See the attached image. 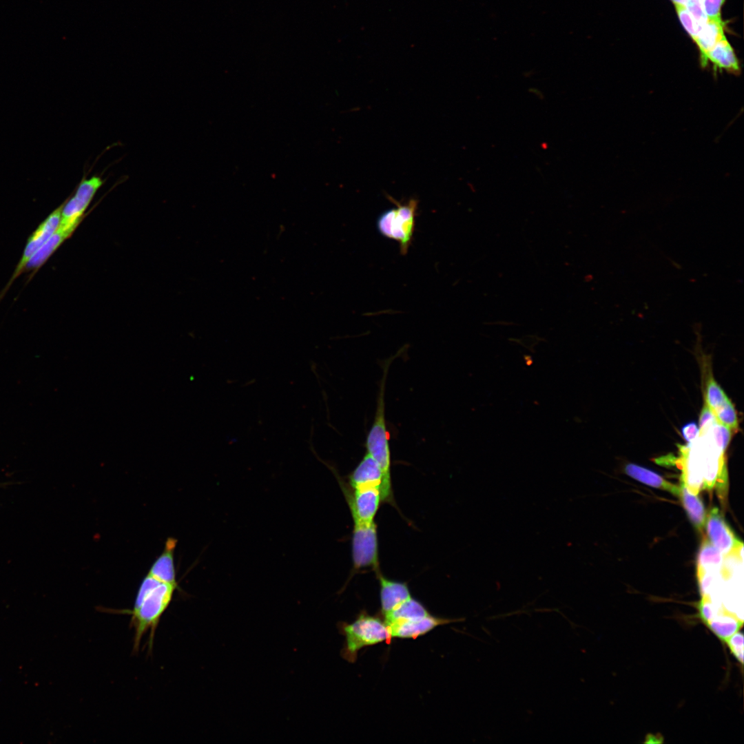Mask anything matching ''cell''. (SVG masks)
Returning a JSON list of instances; mask_svg holds the SVG:
<instances>
[{
	"mask_svg": "<svg viewBox=\"0 0 744 744\" xmlns=\"http://www.w3.org/2000/svg\"><path fill=\"white\" fill-rule=\"evenodd\" d=\"M177 586L162 582L149 574L143 579L133 608L122 612L131 616L130 624L134 631V651L138 650L143 637L148 631L149 645H152L155 630Z\"/></svg>",
	"mask_w": 744,
	"mask_h": 744,
	"instance_id": "cell-1",
	"label": "cell"
},
{
	"mask_svg": "<svg viewBox=\"0 0 744 744\" xmlns=\"http://www.w3.org/2000/svg\"><path fill=\"white\" fill-rule=\"evenodd\" d=\"M390 364L391 359L384 364V374L377 399L375 418L367 435L365 446L366 453L378 463L382 473L383 482L381 488L382 502L395 506L391 483V457L389 433L386 426L384 402L385 383Z\"/></svg>",
	"mask_w": 744,
	"mask_h": 744,
	"instance_id": "cell-2",
	"label": "cell"
},
{
	"mask_svg": "<svg viewBox=\"0 0 744 744\" xmlns=\"http://www.w3.org/2000/svg\"><path fill=\"white\" fill-rule=\"evenodd\" d=\"M338 628L345 637L341 656L350 663L356 661L360 649L384 641L389 643L392 639L384 620L366 612H360L351 623L340 622Z\"/></svg>",
	"mask_w": 744,
	"mask_h": 744,
	"instance_id": "cell-3",
	"label": "cell"
},
{
	"mask_svg": "<svg viewBox=\"0 0 744 744\" xmlns=\"http://www.w3.org/2000/svg\"><path fill=\"white\" fill-rule=\"evenodd\" d=\"M388 198L395 203V207L384 211L379 216L377 227L382 236L397 241L400 245V253L404 255L408 251L414 233L417 200L411 198L407 203H401L391 196Z\"/></svg>",
	"mask_w": 744,
	"mask_h": 744,
	"instance_id": "cell-4",
	"label": "cell"
},
{
	"mask_svg": "<svg viewBox=\"0 0 744 744\" xmlns=\"http://www.w3.org/2000/svg\"><path fill=\"white\" fill-rule=\"evenodd\" d=\"M103 183V180L99 176L81 180L74 196L63 204L59 230L68 237L71 236Z\"/></svg>",
	"mask_w": 744,
	"mask_h": 744,
	"instance_id": "cell-5",
	"label": "cell"
},
{
	"mask_svg": "<svg viewBox=\"0 0 744 744\" xmlns=\"http://www.w3.org/2000/svg\"><path fill=\"white\" fill-rule=\"evenodd\" d=\"M351 541L353 566L355 570L372 568L378 575L380 571L378 541L375 522L353 521Z\"/></svg>",
	"mask_w": 744,
	"mask_h": 744,
	"instance_id": "cell-6",
	"label": "cell"
},
{
	"mask_svg": "<svg viewBox=\"0 0 744 744\" xmlns=\"http://www.w3.org/2000/svg\"><path fill=\"white\" fill-rule=\"evenodd\" d=\"M343 490L353 521L366 524L374 522L382 501L380 488L349 489L348 487H343Z\"/></svg>",
	"mask_w": 744,
	"mask_h": 744,
	"instance_id": "cell-7",
	"label": "cell"
},
{
	"mask_svg": "<svg viewBox=\"0 0 744 744\" xmlns=\"http://www.w3.org/2000/svg\"><path fill=\"white\" fill-rule=\"evenodd\" d=\"M62 207L63 205L54 210L29 237L23 255L10 280L1 293V298L3 297L14 280L24 271L29 260L57 229L60 223Z\"/></svg>",
	"mask_w": 744,
	"mask_h": 744,
	"instance_id": "cell-8",
	"label": "cell"
},
{
	"mask_svg": "<svg viewBox=\"0 0 744 744\" xmlns=\"http://www.w3.org/2000/svg\"><path fill=\"white\" fill-rule=\"evenodd\" d=\"M705 524L710 542L723 556L738 555L743 543L734 535L717 508L714 507L709 512Z\"/></svg>",
	"mask_w": 744,
	"mask_h": 744,
	"instance_id": "cell-9",
	"label": "cell"
},
{
	"mask_svg": "<svg viewBox=\"0 0 744 744\" xmlns=\"http://www.w3.org/2000/svg\"><path fill=\"white\" fill-rule=\"evenodd\" d=\"M457 619H445L429 614L422 619L387 624L392 638L416 639L430 632L435 627Z\"/></svg>",
	"mask_w": 744,
	"mask_h": 744,
	"instance_id": "cell-10",
	"label": "cell"
},
{
	"mask_svg": "<svg viewBox=\"0 0 744 744\" xmlns=\"http://www.w3.org/2000/svg\"><path fill=\"white\" fill-rule=\"evenodd\" d=\"M349 481L352 489L378 488L381 490L383 476L378 463L366 453L349 476Z\"/></svg>",
	"mask_w": 744,
	"mask_h": 744,
	"instance_id": "cell-11",
	"label": "cell"
},
{
	"mask_svg": "<svg viewBox=\"0 0 744 744\" xmlns=\"http://www.w3.org/2000/svg\"><path fill=\"white\" fill-rule=\"evenodd\" d=\"M380 582V597L382 616L390 612L406 599L411 594L406 583L389 579L381 572L377 575Z\"/></svg>",
	"mask_w": 744,
	"mask_h": 744,
	"instance_id": "cell-12",
	"label": "cell"
},
{
	"mask_svg": "<svg viewBox=\"0 0 744 744\" xmlns=\"http://www.w3.org/2000/svg\"><path fill=\"white\" fill-rule=\"evenodd\" d=\"M709 63H711L714 72H726L738 75L741 72L738 59L725 37H723L707 54L705 67Z\"/></svg>",
	"mask_w": 744,
	"mask_h": 744,
	"instance_id": "cell-13",
	"label": "cell"
},
{
	"mask_svg": "<svg viewBox=\"0 0 744 744\" xmlns=\"http://www.w3.org/2000/svg\"><path fill=\"white\" fill-rule=\"evenodd\" d=\"M176 546V539L170 537L166 540L162 553L152 564L148 574L162 582L178 586L174 559Z\"/></svg>",
	"mask_w": 744,
	"mask_h": 744,
	"instance_id": "cell-14",
	"label": "cell"
},
{
	"mask_svg": "<svg viewBox=\"0 0 744 744\" xmlns=\"http://www.w3.org/2000/svg\"><path fill=\"white\" fill-rule=\"evenodd\" d=\"M725 35L722 19H707L694 40L699 50L700 63L702 67H705V59L708 52Z\"/></svg>",
	"mask_w": 744,
	"mask_h": 744,
	"instance_id": "cell-15",
	"label": "cell"
},
{
	"mask_svg": "<svg viewBox=\"0 0 744 744\" xmlns=\"http://www.w3.org/2000/svg\"><path fill=\"white\" fill-rule=\"evenodd\" d=\"M430 613L426 607L412 597L406 599L390 612L383 616L385 623L402 622L422 619Z\"/></svg>",
	"mask_w": 744,
	"mask_h": 744,
	"instance_id": "cell-16",
	"label": "cell"
},
{
	"mask_svg": "<svg viewBox=\"0 0 744 744\" xmlns=\"http://www.w3.org/2000/svg\"><path fill=\"white\" fill-rule=\"evenodd\" d=\"M624 470L628 475L643 484L669 491L672 494L679 496V487L646 468L634 464H628Z\"/></svg>",
	"mask_w": 744,
	"mask_h": 744,
	"instance_id": "cell-17",
	"label": "cell"
},
{
	"mask_svg": "<svg viewBox=\"0 0 744 744\" xmlns=\"http://www.w3.org/2000/svg\"><path fill=\"white\" fill-rule=\"evenodd\" d=\"M679 497L692 523L696 529L702 531L706 519V513L702 501L697 495L689 492L683 483H681L679 487Z\"/></svg>",
	"mask_w": 744,
	"mask_h": 744,
	"instance_id": "cell-18",
	"label": "cell"
},
{
	"mask_svg": "<svg viewBox=\"0 0 744 744\" xmlns=\"http://www.w3.org/2000/svg\"><path fill=\"white\" fill-rule=\"evenodd\" d=\"M67 238L57 229L29 260L24 271H37Z\"/></svg>",
	"mask_w": 744,
	"mask_h": 744,
	"instance_id": "cell-19",
	"label": "cell"
},
{
	"mask_svg": "<svg viewBox=\"0 0 744 744\" xmlns=\"http://www.w3.org/2000/svg\"><path fill=\"white\" fill-rule=\"evenodd\" d=\"M723 554L705 537L697 559V572L719 570L722 568Z\"/></svg>",
	"mask_w": 744,
	"mask_h": 744,
	"instance_id": "cell-20",
	"label": "cell"
},
{
	"mask_svg": "<svg viewBox=\"0 0 744 744\" xmlns=\"http://www.w3.org/2000/svg\"><path fill=\"white\" fill-rule=\"evenodd\" d=\"M707 625L718 637L725 641L738 630L743 622L734 616L725 613L714 617Z\"/></svg>",
	"mask_w": 744,
	"mask_h": 744,
	"instance_id": "cell-21",
	"label": "cell"
},
{
	"mask_svg": "<svg viewBox=\"0 0 744 744\" xmlns=\"http://www.w3.org/2000/svg\"><path fill=\"white\" fill-rule=\"evenodd\" d=\"M729 400L722 388L710 376L706 382L705 402L710 410L714 413Z\"/></svg>",
	"mask_w": 744,
	"mask_h": 744,
	"instance_id": "cell-22",
	"label": "cell"
},
{
	"mask_svg": "<svg viewBox=\"0 0 744 744\" xmlns=\"http://www.w3.org/2000/svg\"><path fill=\"white\" fill-rule=\"evenodd\" d=\"M713 413L719 423L727 426L733 432L737 431L738 428L737 413L730 400Z\"/></svg>",
	"mask_w": 744,
	"mask_h": 744,
	"instance_id": "cell-23",
	"label": "cell"
},
{
	"mask_svg": "<svg viewBox=\"0 0 744 744\" xmlns=\"http://www.w3.org/2000/svg\"><path fill=\"white\" fill-rule=\"evenodd\" d=\"M674 6L681 24L694 41L701 28L685 6L681 4H674Z\"/></svg>",
	"mask_w": 744,
	"mask_h": 744,
	"instance_id": "cell-24",
	"label": "cell"
},
{
	"mask_svg": "<svg viewBox=\"0 0 744 744\" xmlns=\"http://www.w3.org/2000/svg\"><path fill=\"white\" fill-rule=\"evenodd\" d=\"M726 642L734 656L741 663L743 661V635L740 632H735L726 640Z\"/></svg>",
	"mask_w": 744,
	"mask_h": 744,
	"instance_id": "cell-25",
	"label": "cell"
},
{
	"mask_svg": "<svg viewBox=\"0 0 744 744\" xmlns=\"http://www.w3.org/2000/svg\"><path fill=\"white\" fill-rule=\"evenodd\" d=\"M686 8L701 28L707 22V17L703 11L700 0H688Z\"/></svg>",
	"mask_w": 744,
	"mask_h": 744,
	"instance_id": "cell-26",
	"label": "cell"
},
{
	"mask_svg": "<svg viewBox=\"0 0 744 744\" xmlns=\"http://www.w3.org/2000/svg\"><path fill=\"white\" fill-rule=\"evenodd\" d=\"M725 0H701L707 19H721V10Z\"/></svg>",
	"mask_w": 744,
	"mask_h": 744,
	"instance_id": "cell-27",
	"label": "cell"
},
{
	"mask_svg": "<svg viewBox=\"0 0 744 744\" xmlns=\"http://www.w3.org/2000/svg\"><path fill=\"white\" fill-rule=\"evenodd\" d=\"M699 431V429L694 422L686 424L681 428L683 437L688 442H691L696 438Z\"/></svg>",
	"mask_w": 744,
	"mask_h": 744,
	"instance_id": "cell-28",
	"label": "cell"
},
{
	"mask_svg": "<svg viewBox=\"0 0 744 744\" xmlns=\"http://www.w3.org/2000/svg\"><path fill=\"white\" fill-rule=\"evenodd\" d=\"M716 419L713 412L705 402L699 418V427L705 426Z\"/></svg>",
	"mask_w": 744,
	"mask_h": 744,
	"instance_id": "cell-29",
	"label": "cell"
},
{
	"mask_svg": "<svg viewBox=\"0 0 744 744\" xmlns=\"http://www.w3.org/2000/svg\"><path fill=\"white\" fill-rule=\"evenodd\" d=\"M671 1L674 3V4H681V5H683V6H685L688 0H671Z\"/></svg>",
	"mask_w": 744,
	"mask_h": 744,
	"instance_id": "cell-30",
	"label": "cell"
},
{
	"mask_svg": "<svg viewBox=\"0 0 744 744\" xmlns=\"http://www.w3.org/2000/svg\"><path fill=\"white\" fill-rule=\"evenodd\" d=\"M701 1V0H700Z\"/></svg>",
	"mask_w": 744,
	"mask_h": 744,
	"instance_id": "cell-31",
	"label": "cell"
}]
</instances>
